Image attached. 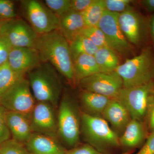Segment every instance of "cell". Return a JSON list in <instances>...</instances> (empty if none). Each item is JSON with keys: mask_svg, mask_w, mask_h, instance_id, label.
I'll use <instances>...</instances> for the list:
<instances>
[{"mask_svg": "<svg viewBox=\"0 0 154 154\" xmlns=\"http://www.w3.org/2000/svg\"><path fill=\"white\" fill-rule=\"evenodd\" d=\"M34 48L42 62L50 63L70 82L76 80L69 44L58 30L38 35Z\"/></svg>", "mask_w": 154, "mask_h": 154, "instance_id": "1", "label": "cell"}, {"mask_svg": "<svg viewBox=\"0 0 154 154\" xmlns=\"http://www.w3.org/2000/svg\"><path fill=\"white\" fill-rule=\"evenodd\" d=\"M27 73L35 99L38 102H48L56 106L62 91L57 70L50 63L41 62Z\"/></svg>", "mask_w": 154, "mask_h": 154, "instance_id": "2", "label": "cell"}, {"mask_svg": "<svg viewBox=\"0 0 154 154\" xmlns=\"http://www.w3.org/2000/svg\"><path fill=\"white\" fill-rule=\"evenodd\" d=\"M115 72L121 77L123 88H131L154 81V55L150 48L127 59Z\"/></svg>", "mask_w": 154, "mask_h": 154, "instance_id": "3", "label": "cell"}, {"mask_svg": "<svg viewBox=\"0 0 154 154\" xmlns=\"http://www.w3.org/2000/svg\"><path fill=\"white\" fill-rule=\"evenodd\" d=\"M81 122V130L85 139L102 153L108 149L120 146L118 134L110 128L104 118L83 113Z\"/></svg>", "mask_w": 154, "mask_h": 154, "instance_id": "4", "label": "cell"}, {"mask_svg": "<svg viewBox=\"0 0 154 154\" xmlns=\"http://www.w3.org/2000/svg\"><path fill=\"white\" fill-rule=\"evenodd\" d=\"M154 99V82L131 88H123L116 99L123 104L132 119L143 122Z\"/></svg>", "mask_w": 154, "mask_h": 154, "instance_id": "5", "label": "cell"}, {"mask_svg": "<svg viewBox=\"0 0 154 154\" xmlns=\"http://www.w3.org/2000/svg\"><path fill=\"white\" fill-rule=\"evenodd\" d=\"M35 100L29 81L24 77L0 96V105L8 111L22 113L30 118Z\"/></svg>", "mask_w": 154, "mask_h": 154, "instance_id": "6", "label": "cell"}, {"mask_svg": "<svg viewBox=\"0 0 154 154\" xmlns=\"http://www.w3.org/2000/svg\"><path fill=\"white\" fill-rule=\"evenodd\" d=\"M20 3L24 16L38 35L58 30V17L44 3L37 0H23Z\"/></svg>", "mask_w": 154, "mask_h": 154, "instance_id": "7", "label": "cell"}, {"mask_svg": "<svg viewBox=\"0 0 154 154\" xmlns=\"http://www.w3.org/2000/svg\"><path fill=\"white\" fill-rule=\"evenodd\" d=\"M74 103L68 95L61 101L57 119V132L63 141L70 146H76L79 141L81 126Z\"/></svg>", "mask_w": 154, "mask_h": 154, "instance_id": "8", "label": "cell"}, {"mask_svg": "<svg viewBox=\"0 0 154 154\" xmlns=\"http://www.w3.org/2000/svg\"><path fill=\"white\" fill-rule=\"evenodd\" d=\"M118 14L105 11L98 27L104 33L109 48L122 56H126L131 53L132 48L119 25Z\"/></svg>", "mask_w": 154, "mask_h": 154, "instance_id": "9", "label": "cell"}, {"mask_svg": "<svg viewBox=\"0 0 154 154\" xmlns=\"http://www.w3.org/2000/svg\"><path fill=\"white\" fill-rule=\"evenodd\" d=\"M0 36L12 47L34 48L38 34L30 24L16 18L5 21L0 30Z\"/></svg>", "mask_w": 154, "mask_h": 154, "instance_id": "10", "label": "cell"}, {"mask_svg": "<svg viewBox=\"0 0 154 154\" xmlns=\"http://www.w3.org/2000/svg\"><path fill=\"white\" fill-rule=\"evenodd\" d=\"M83 91H90L116 99L123 88L121 77L115 72L110 73L99 72L79 82Z\"/></svg>", "mask_w": 154, "mask_h": 154, "instance_id": "11", "label": "cell"}, {"mask_svg": "<svg viewBox=\"0 0 154 154\" xmlns=\"http://www.w3.org/2000/svg\"><path fill=\"white\" fill-rule=\"evenodd\" d=\"M52 105L46 102H38L35 104L31 113L30 123L33 132L55 138L57 122Z\"/></svg>", "mask_w": 154, "mask_h": 154, "instance_id": "12", "label": "cell"}, {"mask_svg": "<svg viewBox=\"0 0 154 154\" xmlns=\"http://www.w3.org/2000/svg\"><path fill=\"white\" fill-rule=\"evenodd\" d=\"M8 62L15 71L25 75L42 62L38 52L34 48L13 47Z\"/></svg>", "mask_w": 154, "mask_h": 154, "instance_id": "13", "label": "cell"}, {"mask_svg": "<svg viewBox=\"0 0 154 154\" xmlns=\"http://www.w3.org/2000/svg\"><path fill=\"white\" fill-rule=\"evenodd\" d=\"M118 21L122 31L129 43L139 44L143 37L144 25L137 12L130 8L118 14Z\"/></svg>", "mask_w": 154, "mask_h": 154, "instance_id": "14", "label": "cell"}, {"mask_svg": "<svg viewBox=\"0 0 154 154\" xmlns=\"http://www.w3.org/2000/svg\"><path fill=\"white\" fill-rule=\"evenodd\" d=\"M29 154H66V151L54 138L38 133H33L25 143Z\"/></svg>", "mask_w": 154, "mask_h": 154, "instance_id": "15", "label": "cell"}, {"mask_svg": "<svg viewBox=\"0 0 154 154\" xmlns=\"http://www.w3.org/2000/svg\"><path fill=\"white\" fill-rule=\"evenodd\" d=\"M6 119L14 139L25 143L33 133L30 118L22 113L7 110Z\"/></svg>", "mask_w": 154, "mask_h": 154, "instance_id": "16", "label": "cell"}, {"mask_svg": "<svg viewBox=\"0 0 154 154\" xmlns=\"http://www.w3.org/2000/svg\"><path fill=\"white\" fill-rule=\"evenodd\" d=\"M102 115L117 131H124L131 119L126 107L116 99H111Z\"/></svg>", "mask_w": 154, "mask_h": 154, "instance_id": "17", "label": "cell"}, {"mask_svg": "<svg viewBox=\"0 0 154 154\" xmlns=\"http://www.w3.org/2000/svg\"><path fill=\"white\" fill-rule=\"evenodd\" d=\"M58 18V30L69 42L86 27L82 14L71 9Z\"/></svg>", "mask_w": 154, "mask_h": 154, "instance_id": "18", "label": "cell"}, {"mask_svg": "<svg viewBox=\"0 0 154 154\" xmlns=\"http://www.w3.org/2000/svg\"><path fill=\"white\" fill-rule=\"evenodd\" d=\"M119 137L120 146L132 149L137 147L143 142L146 137V130L143 122L132 119Z\"/></svg>", "mask_w": 154, "mask_h": 154, "instance_id": "19", "label": "cell"}, {"mask_svg": "<svg viewBox=\"0 0 154 154\" xmlns=\"http://www.w3.org/2000/svg\"><path fill=\"white\" fill-rule=\"evenodd\" d=\"M83 106L91 115L99 116L103 111L112 99L100 94L83 91L80 95Z\"/></svg>", "mask_w": 154, "mask_h": 154, "instance_id": "20", "label": "cell"}, {"mask_svg": "<svg viewBox=\"0 0 154 154\" xmlns=\"http://www.w3.org/2000/svg\"><path fill=\"white\" fill-rule=\"evenodd\" d=\"M75 80L78 82L100 72L94 56L82 54L73 60Z\"/></svg>", "mask_w": 154, "mask_h": 154, "instance_id": "21", "label": "cell"}, {"mask_svg": "<svg viewBox=\"0 0 154 154\" xmlns=\"http://www.w3.org/2000/svg\"><path fill=\"white\" fill-rule=\"evenodd\" d=\"M94 56L101 72H115L120 65L117 54L109 48H98Z\"/></svg>", "mask_w": 154, "mask_h": 154, "instance_id": "22", "label": "cell"}, {"mask_svg": "<svg viewBox=\"0 0 154 154\" xmlns=\"http://www.w3.org/2000/svg\"><path fill=\"white\" fill-rule=\"evenodd\" d=\"M69 43L73 61L82 54L94 56L99 48L88 38L79 34Z\"/></svg>", "mask_w": 154, "mask_h": 154, "instance_id": "23", "label": "cell"}, {"mask_svg": "<svg viewBox=\"0 0 154 154\" xmlns=\"http://www.w3.org/2000/svg\"><path fill=\"white\" fill-rule=\"evenodd\" d=\"M105 11L104 0H94L91 5L82 13L86 27L98 26Z\"/></svg>", "mask_w": 154, "mask_h": 154, "instance_id": "24", "label": "cell"}, {"mask_svg": "<svg viewBox=\"0 0 154 154\" xmlns=\"http://www.w3.org/2000/svg\"><path fill=\"white\" fill-rule=\"evenodd\" d=\"M25 75L14 70L8 62L0 66V96L24 77Z\"/></svg>", "mask_w": 154, "mask_h": 154, "instance_id": "25", "label": "cell"}, {"mask_svg": "<svg viewBox=\"0 0 154 154\" xmlns=\"http://www.w3.org/2000/svg\"><path fill=\"white\" fill-rule=\"evenodd\" d=\"M79 35L88 38L97 47H108L105 35L98 26L86 27Z\"/></svg>", "mask_w": 154, "mask_h": 154, "instance_id": "26", "label": "cell"}, {"mask_svg": "<svg viewBox=\"0 0 154 154\" xmlns=\"http://www.w3.org/2000/svg\"><path fill=\"white\" fill-rule=\"evenodd\" d=\"M0 154H29L25 146L13 139H9L0 145Z\"/></svg>", "mask_w": 154, "mask_h": 154, "instance_id": "27", "label": "cell"}, {"mask_svg": "<svg viewBox=\"0 0 154 154\" xmlns=\"http://www.w3.org/2000/svg\"><path fill=\"white\" fill-rule=\"evenodd\" d=\"M44 3L58 17L71 10V0H45Z\"/></svg>", "mask_w": 154, "mask_h": 154, "instance_id": "28", "label": "cell"}, {"mask_svg": "<svg viewBox=\"0 0 154 154\" xmlns=\"http://www.w3.org/2000/svg\"><path fill=\"white\" fill-rule=\"evenodd\" d=\"M133 2L131 0H104L106 11L119 14L131 8Z\"/></svg>", "mask_w": 154, "mask_h": 154, "instance_id": "29", "label": "cell"}, {"mask_svg": "<svg viewBox=\"0 0 154 154\" xmlns=\"http://www.w3.org/2000/svg\"><path fill=\"white\" fill-rule=\"evenodd\" d=\"M17 14L14 2L0 0V20H8L17 18Z\"/></svg>", "mask_w": 154, "mask_h": 154, "instance_id": "30", "label": "cell"}, {"mask_svg": "<svg viewBox=\"0 0 154 154\" xmlns=\"http://www.w3.org/2000/svg\"><path fill=\"white\" fill-rule=\"evenodd\" d=\"M7 110L0 105V144L10 139L11 132L9 129L6 115Z\"/></svg>", "mask_w": 154, "mask_h": 154, "instance_id": "31", "label": "cell"}, {"mask_svg": "<svg viewBox=\"0 0 154 154\" xmlns=\"http://www.w3.org/2000/svg\"><path fill=\"white\" fill-rule=\"evenodd\" d=\"M12 45L0 36V66L8 62Z\"/></svg>", "mask_w": 154, "mask_h": 154, "instance_id": "32", "label": "cell"}, {"mask_svg": "<svg viewBox=\"0 0 154 154\" xmlns=\"http://www.w3.org/2000/svg\"><path fill=\"white\" fill-rule=\"evenodd\" d=\"M66 154H103L93 146L85 144L66 151Z\"/></svg>", "mask_w": 154, "mask_h": 154, "instance_id": "33", "label": "cell"}, {"mask_svg": "<svg viewBox=\"0 0 154 154\" xmlns=\"http://www.w3.org/2000/svg\"><path fill=\"white\" fill-rule=\"evenodd\" d=\"M94 2V0H71V9L82 14Z\"/></svg>", "mask_w": 154, "mask_h": 154, "instance_id": "34", "label": "cell"}, {"mask_svg": "<svg viewBox=\"0 0 154 154\" xmlns=\"http://www.w3.org/2000/svg\"><path fill=\"white\" fill-rule=\"evenodd\" d=\"M136 154H154V132L150 134L143 146Z\"/></svg>", "mask_w": 154, "mask_h": 154, "instance_id": "35", "label": "cell"}, {"mask_svg": "<svg viewBox=\"0 0 154 154\" xmlns=\"http://www.w3.org/2000/svg\"><path fill=\"white\" fill-rule=\"evenodd\" d=\"M148 125L150 134L154 132V99L152 102L147 117Z\"/></svg>", "mask_w": 154, "mask_h": 154, "instance_id": "36", "label": "cell"}, {"mask_svg": "<svg viewBox=\"0 0 154 154\" xmlns=\"http://www.w3.org/2000/svg\"><path fill=\"white\" fill-rule=\"evenodd\" d=\"M141 3L149 12H154V0H143L141 1Z\"/></svg>", "mask_w": 154, "mask_h": 154, "instance_id": "37", "label": "cell"}, {"mask_svg": "<svg viewBox=\"0 0 154 154\" xmlns=\"http://www.w3.org/2000/svg\"><path fill=\"white\" fill-rule=\"evenodd\" d=\"M150 30L152 39L154 45V14L152 16L150 21Z\"/></svg>", "mask_w": 154, "mask_h": 154, "instance_id": "38", "label": "cell"}, {"mask_svg": "<svg viewBox=\"0 0 154 154\" xmlns=\"http://www.w3.org/2000/svg\"><path fill=\"white\" fill-rule=\"evenodd\" d=\"M134 150L133 149L129 150L123 153L120 154H132L134 152Z\"/></svg>", "mask_w": 154, "mask_h": 154, "instance_id": "39", "label": "cell"}, {"mask_svg": "<svg viewBox=\"0 0 154 154\" xmlns=\"http://www.w3.org/2000/svg\"><path fill=\"white\" fill-rule=\"evenodd\" d=\"M6 20H0V30H1V28L3 24Z\"/></svg>", "mask_w": 154, "mask_h": 154, "instance_id": "40", "label": "cell"}, {"mask_svg": "<svg viewBox=\"0 0 154 154\" xmlns=\"http://www.w3.org/2000/svg\"></svg>", "mask_w": 154, "mask_h": 154, "instance_id": "41", "label": "cell"}, {"mask_svg": "<svg viewBox=\"0 0 154 154\" xmlns=\"http://www.w3.org/2000/svg\"><path fill=\"white\" fill-rule=\"evenodd\" d=\"M0 145H1V144H0Z\"/></svg>", "mask_w": 154, "mask_h": 154, "instance_id": "42", "label": "cell"}]
</instances>
